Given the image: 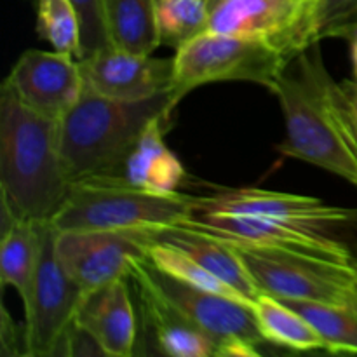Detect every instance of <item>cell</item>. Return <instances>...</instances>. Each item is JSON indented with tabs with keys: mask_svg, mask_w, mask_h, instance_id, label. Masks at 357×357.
I'll use <instances>...</instances> for the list:
<instances>
[{
	"mask_svg": "<svg viewBox=\"0 0 357 357\" xmlns=\"http://www.w3.org/2000/svg\"><path fill=\"white\" fill-rule=\"evenodd\" d=\"M56 229L51 222L40 225V253L33 286L24 303V345L26 356L58 354L63 337L75 321L84 291L72 281L54 251Z\"/></svg>",
	"mask_w": 357,
	"mask_h": 357,
	"instance_id": "obj_9",
	"label": "cell"
},
{
	"mask_svg": "<svg viewBox=\"0 0 357 357\" xmlns=\"http://www.w3.org/2000/svg\"><path fill=\"white\" fill-rule=\"evenodd\" d=\"M342 87H344V93L345 98H347V103H349V110H351L352 115V122L356 126V131H357V77L351 80H344L340 82Z\"/></svg>",
	"mask_w": 357,
	"mask_h": 357,
	"instance_id": "obj_29",
	"label": "cell"
},
{
	"mask_svg": "<svg viewBox=\"0 0 357 357\" xmlns=\"http://www.w3.org/2000/svg\"><path fill=\"white\" fill-rule=\"evenodd\" d=\"M155 121L145 129L126 159L121 180L131 187L157 195H173L187 180L181 160L164 143V124Z\"/></svg>",
	"mask_w": 357,
	"mask_h": 357,
	"instance_id": "obj_18",
	"label": "cell"
},
{
	"mask_svg": "<svg viewBox=\"0 0 357 357\" xmlns=\"http://www.w3.org/2000/svg\"><path fill=\"white\" fill-rule=\"evenodd\" d=\"M131 274L150 282L167 302L211 337L218 345V357L260 356L258 347L267 344L260 333L253 307L248 303L192 288L157 268L146 257L132 264Z\"/></svg>",
	"mask_w": 357,
	"mask_h": 357,
	"instance_id": "obj_7",
	"label": "cell"
},
{
	"mask_svg": "<svg viewBox=\"0 0 357 357\" xmlns=\"http://www.w3.org/2000/svg\"><path fill=\"white\" fill-rule=\"evenodd\" d=\"M61 153L59 121L28 107L3 80L0 87V194L16 218L51 222L72 192Z\"/></svg>",
	"mask_w": 357,
	"mask_h": 357,
	"instance_id": "obj_2",
	"label": "cell"
},
{
	"mask_svg": "<svg viewBox=\"0 0 357 357\" xmlns=\"http://www.w3.org/2000/svg\"><path fill=\"white\" fill-rule=\"evenodd\" d=\"M17 96L35 112L59 119L82 98L86 86L75 56L28 49L6 77Z\"/></svg>",
	"mask_w": 357,
	"mask_h": 357,
	"instance_id": "obj_13",
	"label": "cell"
},
{
	"mask_svg": "<svg viewBox=\"0 0 357 357\" xmlns=\"http://www.w3.org/2000/svg\"><path fill=\"white\" fill-rule=\"evenodd\" d=\"M79 63L86 91L114 100H145L174 89V56L155 58L108 45Z\"/></svg>",
	"mask_w": 357,
	"mask_h": 357,
	"instance_id": "obj_12",
	"label": "cell"
},
{
	"mask_svg": "<svg viewBox=\"0 0 357 357\" xmlns=\"http://www.w3.org/2000/svg\"><path fill=\"white\" fill-rule=\"evenodd\" d=\"M160 45L174 51L208 31L209 0H155Z\"/></svg>",
	"mask_w": 357,
	"mask_h": 357,
	"instance_id": "obj_24",
	"label": "cell"
},
{
	"mask_svg": "<svg viewBox=\"0 0 357 357\" xmlns=\"http://www.w3.org/2000/svg\"><path fill=\"white\" fill-rule=\"evenodd\" d=\"M142 302L146 326L152 331L160 354L171 357H218V345L195 326L173 303L167 302L150 282L139 275H129Z\"/></svg>",
	"mask_w": 357,
	"mask_h": 357,
	"instance_id": "obj_17",
	"label": "cell"
},
{
	"mask_svg": "<svg viewBox=\"0 0 357 357\" xmlns=\"http://www.w3.org/2000/svg\"><path fill=\"white\" fill-rule=\"evenodd\" d=\"M195 213H230L286 220L303 225L338 229L357 223V209L328 204L317 197L264 188H227L195 197Z\"/></svg>",
	"mask_w": 357,
	"mask_h": 357,
	"instance_id": "obj_14",
	"label": "cell"
},
{
	"mask_svg": "<svg viewBox=\"0 0 357 357\" xmlns=\"http://www.w3.org/2000/svg\"><path fill=\"white\" fill-rule=\"evenodd\" d=\"M2 354L3 356H26L24 345V326L17 330L16 323L9 317V312H2Z\"/></svg>",
	"mask_w": 357,
	"mask_h": 357,
	"instance_id": "obj_28",
	"label": "cell"
},
{
	"mask_svg": "<svg viewBox=\"0 0 357 357\" xmlns=\"http://www.w3.org/2000/svg\"><path fill=\"white\" fill-rule=\"evenodd\" d=\"M286 121L279 152L330 171L357 187V131L340 82L319 42L293 56L271 87Z\"/></svg>",
	"mask_w": 357,
	"mask_h": 357,
	"instance_id": "obj_1",
	"label": "cell"
},
{
	"mask_svg": "<svg viewBox=\"0 0 357 357\" xmlns=\"http://www.w3.org/2000/svg\"><path fill=\"white\" fill-rule=\"evenodd\" d=\"M220 2H222V0H209V7H211V10H213V7L218 6Z\"/></svg>",
	"mask_w": 357,
	"mask_h": 357,
	"instance_id": "obj_31",
	"label": "cell"
},
{
	"mask_svg": "<svg viewBox=\"0 0 357 357\" xmlns=\"http://www.w3.org/2000/svg\"><path fill=\"white\" fill-rule=\"evenodd\" d=\"M310 321L324 342V351L333 354H357V305H326L312 302H289Z\"/></svg>",
	"mask_w": 357,
	"mask_h": 357,
	"instance_id": "obj_22",
	"label": "cell"
},
{
	"mask_svg": "<svg viewBox=\"0 0 357 357\" xmlns=\"http://www.w3.org/2000/svg\"><path fill=\"white\" fill-rule=\"evenodd\" d=\"M0 223V282L16 289L24 305L37 272L42 223L16 218L3 206Z\"/></svg>",
	"mask_w": 357,
	"mask_h": 357,
	"instance_id": "obj_19",
	"label": "cell"
},
{
	"mask_svg": "<svg viewBox=\"0 0 357 357\" xmlns=\"http://www.w3.org/2000/svg\"><path fill=\"white\" fill-rule=\"evenodd\" d=\"M183 98L176 87L136 101L84 91L59 119L61 153L72 183L94 178L121 180L126 159L145 129L155 121H169Z\"/></svg>",
	"mask_w": 357,
	"mask_h": 357,
	"instance_id": "obj_3",
	"label": "cell"
},
{
	"mask_svg": "<svg viewBox=\"0 0 357 357\" xmlns=\"http://www.w3.org/2000/svg\"><path fill=\"white\" fill-rule=\"evenodd\" d=\"M54 251L72 281L89 293L129 279L132 264L146 257L139 230H56Z\"/></svg>",
	"mask_w": 357,
	"mask_h": 357,
	"instance_id": "obj_11",
	"label": "cell"
},
{
	"mask_svg": "<svg viewBox=\"0 0 357 357\" xmlns=\"http://www.w3.org/2000/svg\"><path fill=\"white\" fill-rule=\"evenodd\" d=\"M146 258L160 268L162 272L169 274L171 278L178 279V281L185 282V284L192 286V288L204 289V291L216 293V295L229 296V298L239 300V302L248 303L239 293L234 288H230L225 281L213 274L211 271L195 261L194 258L188 257L185 251L178 250V248L169 246L164 243H146ZM253 307V305H251Z\"/></svg>",
	"mask_w": 357,
	"mask_h": 357,
	"instance_id": "obj_23",
	"label": "cell"
},
{
	"mask_svg": "<svg viewBox=\"0 0 357 357\" xmlns=\"http://www.w3.org/2000/svg\"><path fill=\"white\" fill-rule=\"evenodd\" d=\"M344 37L349 38V44H351L352 70H354V77H357V21H354V23L345 30Z\"/></svg>",
	"mask_w": 357,
	"mask_h": 357,
	"instance_id": "obj_30",
	"label": "cell"
},
{
	"mask_svg": "<svg viewBox=\"0 0 357 357\" xmlns=\"http://www.w3.org/2000/svg\"><path fill=\"white\" fill-rule=\"evenodd\" d=\"M288 56L267 40L204 31L174 54V87L187 96L216 82H250L271 91Z\"/></svg>",
	"mask_w": 357,
	"mask_h": 357,
	"instance_id": "obj_5",
	"label": "cell"
},
{
	"mask_svg": "<svg viewBox=\"0 0 357 357\" xmlns=\"http://www.w3.org/2000/svg\"><path fill=\"white\" fill-rule=\"evenodd\" d=\"M139 232L145 237L146 243H164L185 251L188 257L204 265L208 271L225 281L230 288L236 289L251 305L261 295V289L251 278L241 255L227 241L181 225L139 229Z\"/></svg>",
	"mask_w": 357,
	"mask_h": 357,
	"instance_id": "obj_16",
	"label": "cell"
},
{
	"mask_svg": "<svg viewBox=\"0 0 357 357\" xmlns=\"http://www.w3.org/2000/svg\"><path fill=\"white\" fill-rule=\"evenodd\" d=\"M110 44L138 54L160 45L155 0H105Z\"/></svg>",
	"mask_w": 357,
	"mask_h": 357,
	"instance_id": "obj_20",
	"label": "cell"
},
{
	"mask_svg": "<svg viewBox=\"0 0 357 357\" xmlns=\"http://www.w3.org/2000/svg\"><path fill=\"white\" fill-rule=\"evenodd\" d=\"M316 0H222L209 14V31L260 38L289 59L316 44Z\"/></svg>",
	"mask_w": 357,
	"mask_h": 357,
	"instance_id": "obj_10",
	"label": "cell"
},
{
	"mask_svg": "<svg viewBox=\"0 0 357 357\" xmlns=\"http://www.w3.org/2000/svg\"><path fill=\"white\" fill-rule=\"evenodd\" d=\"M253 312L267 344L291 351H324L323 338L310 321L282 300L261 293L253 302Z\"/></svg>",
	"mask_w": 357,
	"mask_h": 357,
	"instance_id": "obj_21",
	"label": "cell"
},
{
	"mask_svg": "<svg viewBox=\"0 0 357 357\" xmlns=\"http://www.w3.org/2000/svg\"><path fill=\"white\" fill-rule=\"evenodd\" d=\"M195 213V195H157L117 178L75 181L51 225L66 230H139L171 227Z\"/></svg>",
	"mask_w": 357,
	"mask_h": 357,
	"instance_id": "obj_4",
	"label": "cell"
},
{
	"mask_svg": "<svg viewBox=\"0 0 357 357\" xmlns=\"http://www.w3.org/2000/svg\"><path fill=\"white\" fill-rule=\"evenodd\" d=\"M37 33L56 51L82 56V26L72 0H38Z\"/></svg>",
	"mask_w": 357,
	"mask_h": 357,
	"instance_id": "obj_25",
	"label": "cell"
},
{
	"mask_svg": "<svg viewBox=\"0 0 357 357\" xmlns=\"http://www.w3.org/2000/svg\"><path fill=\"white\" fill-rule=\"evenodd\" d=\"M72 2L79 13L80 26H82V56L80 58L112 45L107 28L105 0H72Z\"/></svg>",
	"mask_w": 357,
	"mask_h": 357,
	"instance_id": "obj_27",
	"label": "cell"
},
{
	"mask_svg": "<svg viewBox=\"0 0 357 357\" xmlns=\"http://www.w3.org/2000/svg\"><path fill=\"white\" fill-rule=\"evenodd\" d=\"M75 323L96 338L107 357L135 354L138 326L129 296L128 279H119L84 293L75 314Z\"/></svg>",
	"mask_w": 357,
	"mask_h": 357,
	"instance_id": "obj_15",
	"label": "cell"
},
{
	"mask_svg": "<svg viewBox=\"0 0 357 357\" xmlns=\"http://www.w3.org/2000/svg\"><path fill=\"white\" fill-rule=\"evenodd\" d=\"M176 225L209 234L234 246L288 251L338 264L357 261L356 251L347 243L333 237V229L230 213H194Z\"/></svg>",
	"mask_w": 357,
	"mask_h": 357,
	"instance_id": "obj_8",
	"label": "cell"
},
{
	"mask_svg": "<svg viewBox=\"0 0 357 357\" xmlns=\"http://www.w3.org/2000/svg\"><path fill=\"white\" fill-rule=\"evenodd\" d=\"M234 248L261 293L289 302L357 305V261L338 264L288 251Z\"/></svg>",
	"mask_w": 357,
	"mask_h": 357,
	"instance_id": "obj_6",
	"label": "cell"
},
{
	"mask_svg": "<svg viewBox=\"0 0 357 357\" xmlns=\"http://www.w3.org/2000/svg\"><path fill=\"white\" fill-rule=\"evenodd\" d=\"M354 21H357V0H316L314 31L319 42L328 37H344Z\"/></svg>",
	"mask_w": 357,
	"mask_h": 357,
	"instance_id": "obj_26",
	"label": "cell"
}]
</instances>
